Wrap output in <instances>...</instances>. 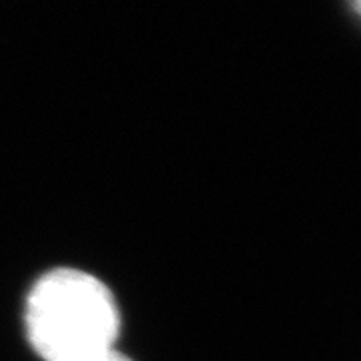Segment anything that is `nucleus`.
<instances>
[{
    "mask_svg": "<svg viewBox=\"0 0 361 361\" xmlns=\"http://www.w3.org/2000/svg\"><path fill=\"white\" fill-rule=\"evenodd\" d=\"M349 4H351V8L361 16V0H349Z\"/></svg>",
    "mask_w": 361,
    "mask_h": 361,
    "instance_id": "nucleus-3",
    "label": "nucleus"
},
{
    "mask_svg": "<svg viewBox=\"0 0 361 361\" xmlns=\"http://www.w3.org/2000/svg\"><path fill=\"white\" fill-rule=\"evenodd\" d=\"M85 361H133L129 360L125 353H121L118 349H113V351H109V353H103V355H97V357H90V360Z\"/></svg>",
    "mask_w": 361,
    "mask_h": 361,
    "instance_id": "nucleus-2",
    "label": "nucleus"
},
{
    "mask_svg": "<svg viewBox=\"0 0 361 361\" xmlns=\"http://www.w3.org/2000/svg\"><path fill=\"white\" fill-rule=\"evenodd\" d=\"M25 323L30 345L44 361H85L116 349L121 311L101 279L61 267L28 291Z\"/></svg>",
    "mask_w": 361,
    "mask_h": 361,
    "instance_id": "nucleus-1",
    "label": "nucleus"
}]
</instances>
